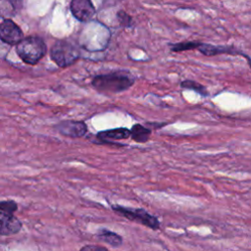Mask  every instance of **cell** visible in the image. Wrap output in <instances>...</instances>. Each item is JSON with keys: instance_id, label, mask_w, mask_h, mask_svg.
Instances as JSON below:
<instances>
[{"instance_id": "cell-18", "label": "cell", "mask_w": 251, "mask_h": 251, "mask_svg": "<svg viewBox=\"0 0 251 251\" xmlns=\"http://www.w3.org/2000/svg\"><path fill=\"white\" fill-rule=\"evenodd\" d=\"M79 251H109L106 247L101 245H94V244H88L84 245L79 249Z\"/></svg>"}, {"instance_id": "cell-5", "label": "cell", "mask_w": 251, "mask_h": 251, "mask_svg": "<svg viewBox=\"0 0 251 251\" xmlns=\"http://www.w3.org/2000/svg\"><path fill=\"white\" fill-rule=\"evenodd\" d=\"M24 38L21 27L12 20H4L0 23V40L9 45H17Z\"/></svg>"}, {"instance_id": "cell-11", "label": "cell", "mask_w": 251, "mask_h": 251, "mask_svg": "<svg viewBox=\"0 0 251 251\" xmlns=\"http://www.w3.org/2000/svg\"><path fill=\"white\" fill-rule=\"evenodd\" d=\"M20 0H0V18L8 20L20 10Z\"/></svg>"}, {"instance_id": "cell-15", "label": "cell", "mask_w": 251, "mask_h": 251, "mask_svg": "<svg viewBox=\"0 0 251 251\" xmlns=\"http://www.w3.org/2000/svg\"><path fill=\"white\" fill-rule=\"evenodd\" d=\"M180 86L182 88H186V89H191L197 93H199L202 96H207L208 95V91L206 89V87L204 85H202L201 83L197 82V81H193V80H183L180 83Z\"/></svg>"}, {"instance_id": "cell-17", "label": "cell", "mask_w": 251, "mask_h": 251, "mask_svg": "<svg viewBox=\"0 0 251 251\" xmlns=\"http://www.w3.org/2000/svg\"><path fill=\"white\" fill-rule=\"evenodd\" d=\"M117 18H118L120 25L125 27L130 26L132 25V18L123 10H121L117 13Z\"/></svg>"}, {"instance_id": "cell-10", "label": "cell", "mask_w": 251, "mask_h": 251, "mask_svg": "<svg viewBox=\"0 0 251 251\" xmlns=\"http://www.w3.org/2000/svg\"><path fill=\"white\" fill-rule=\"evenodd\" d=\"M129 136H130V132H129V129L126 127L112 128L104 131H99L97 133V137L104 142L127 139Z\"/></svg>"}, {"instance_id": "cell-6", "label": "cell", "mask_w": 251, "mask_h": 251, "mask_svg": "<svg viewBox=\"0 0 251 251\" xmlns=\"http://www.w3.org/2000/svg\"><path fill=\"white\" fill-rule=\"evenodd\" d=\"M70 10L73 16L82 23L92 20L96 12L91 0H71Z\"/></svg>"}, {"instance_id": "cell-3", "label": "cell", "mask_w": 251, "mask_h": 251, "mask_svg": "<svg viewBox=\"0 0 251 251\" xmlns=\"http://www.w3.org/2000/svg\"><path fill=\"white\" fill-rule=\"evenodd\" d=\"M79 53L77 44L68 39H61L52 45L50 57L58 67L67 68L77 61Z\"/></svg>"}, {"instance_id": "cell-16", "label": "cell", "mask_w": 251, "mask_h": 251, "mask_svg": "<svg viewBox=\"0 0 251 251\" xmlns=\"http://www.w3.org/2000/svg\"><path fill=\"white\" fill-rule=\"evenodd\" d=\"M18 210V204L14 200L0 201V211L14 214Z\"/></svg>"}, {"instance_id": "cell-8", "label": "cell", "mask_w": 251, "mask_h": 251, "mask_svg": "<svg viewBox=\"0 0 251 251\" xmlns=\"http://www.w3.org/2000/svg\"><path fill=\"white\" fill-rule=\"evenodd\" d=\"M22 222L14 214L0 211V235L9 236L17 234L22 229Z\"/></svg>"}, {"instance_id": "cell-9", "label": "cell", "mask_w": 251, "mask_h": 251, "mask_svg": "<svg viewBox=\"0 0 251 251\" xmlns=\"http://www.w3.org/2000/svg\"><path fill=\"white\" fill-rule=\"evenodd\" d=\"M200 53H202L205 56H216L219 54H231V55H242L244 56V53L238 52L235 48L231 46H222V45H212L207 43H200V45L197 48Z\"/></svg>"}, {"instance_id": "cell-13", "label": "cell", "mask_w": 251, "mask_h": 251, "mask_svg": "<svg viewBox=\"0 0 251 251\" xmlns=\"http://www.w3.org/2000/svg\"><path fill=\"white\" fill-rule=\"evenodd\" d=\"M130 136L132 140L138 143H144L148 141L150 135H151V129L143 126L140 124H135L131 126V129H129Z\"/></svg>"}, {"instance_id": "cell-12", "label": "cell", "mask_w": 251, "mask_h": 251, "mask_svg": "<svg viewBox=\"0 0 251 251\" xmlns=\"http://www.w3.org/2000/svg\"><path fill=\"white\" fill-rule=\"evenodd\" d=\"M96 235L100 241H103L113 247H119L123 244V237L120 234L109 229L100 228L98 229Z\"/></svg>"}, {"instance_id": "cell-7", "label": "cell", "mask_w": 251, "mask_h": 251, "mask_svg": "<svg viewBox=\"0 0 251 251\" xmlns=\"http://www.w3.org/2000/svg\"><path fill=\"white\" fill-rule=\"evenodd\" d=\"M55 127L62 135L73 138L82 137L87 132V126L81 121H64Z\"/></svg>"}, {"instance_id": "cell-4", "label": "cell", "mask_w": 251, "mask_h": 251, "mask_svg": "<svg viewBox=\"0 0 251 251\" xmlns=\"http://www.w3.org/2000/svg\"><path fill=\"white\" fill-rule=\"evenodd\" d=\"M112 209L117 214L126 218L127 220L136 222L152 229H158L160 226L159 220L142 208H130L121 205H113Z\"/></svg>"}, {"instance_id": "cell-14", "label": "cell", "mask_w": 251, "mask_h": 251, "mask_svg": "<svg viewBox=\"0 0 251 251\" xmlns=\"http://www.w3.org/2000/svg\"><path fill=\"white\" fill-rule=\"evenodd\" d=\"M201 42L199 41H184V42H177L171 45V50L173 52H182L186 50H194L197 49Z\"/></svg>"}, {"instance_id": "cell-2", "label": "cell", "mask_w": 251, "mask_h": 251, "mask_svg": "<svg viewBox=\"0 0 251 251\" xmlns=\"http://www.w3.org/2000/svg\"><path fill=\"white\" fill-rule=\"evenodd\" d=\"M16 50L17 54L25 63L35 65L45 56L47 48L42 38L38 36H28L23 38L17 44Z\"/></svg>"}, {"instance_id": "cell-1", "label": "cell", "mask_w": 251, "mask_h": 251, "mask_svg": "<svg viewBox=\"0 0 251 251\" xmlns=\"http://www.w3.org/2000/svg\"><path fill=\"white\" fill-rule=\"evenodd\" d=\"M134 83L133 75L126 70L111 72L93 77L91 85L100 93L116 94L123 92Z\"/></svg>"}]
</instances>
